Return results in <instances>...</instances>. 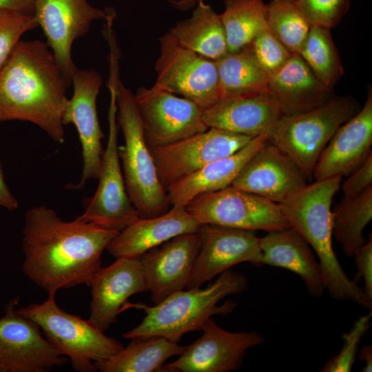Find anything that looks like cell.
Returning <instances> with one entry per match:
<instances>
[{
  "instance_id": "obj_1",
  "label": "cell",
  "mask_w": 372,
  "mask_h": 372,
  "mask_svg": "<svg viewBox=\"0 0 372 372\" xmlns=\"http://www.w3.org/2000/svg\"><path fill=\"white\" fill-rule=\"evenodd\" d=\"M118 232L77 218L65 221L43 205L30 208L23 229V271L48 293L88 285Z\"/></svg>"
},
{
  "instance_id": "obj_2",
  "label": "cell",
  "mask_w": 372,
  "mask_h": 372,
  "mask_svg": "<svg viewBox=\"0 0 372 372\" xmlns=\"http://www.w3.org/2000/svg\"><path fill=\"white\" fill-rule=\"evenodd\" d=\"M69 86L47 43L19 41L0 71V121L31 122L63 143Z\"/></svg>"
},
{
  "instance_id": "obj_3",
  "label": "cell",
  "mask_w": 372,
  "mask_h": 372,
  "mask_svg": "<svg viewBox=\"0 0 372 372\" xmlns=\"http://www.w3.org/2000/svg\"><path fill=\"white\" fill-rule=\"evenodd\" d=\"M342 178L336 176L314 180L279 205L290 226L317 255L325 289L331 297L351 300L371 309L372 301L357 282L347 275L333 248L331 205L334 195L340 189Z\"/></svg>"
},
{
  "instance_id": "obj_4",
  "label": "cell",
  "mask_w": 372,
  "mask_h": 372,
  "mask_svg": "<svg viewBox=\"0 0 372 372\" xmlns=\"http://www.w3.org/2000/svg\"><path fill=\"white\" fill-rule=\"evenodd\" d=\"M247 287L245 276L229 269L205 289L178 291L152 307L143 303L130 304L143 309L145 316L123 337L132 339L162 336L178 342L184 334L201 330L212 316L231 313L236 302L231 300L221 305L218 302L229 295L242 293Z\"/></svg>"
},
{
  "instance_id": "obj_5",
  "label": "cell",
  "mask_w": 372,
  "mask_h": 372,
  "mask_svg": "<svg viewBox=\"0 0 372 372\" xmlns=\"http://www.w3.org/2000/svg\"><path fill=\"white\" fill-rule=\"evenodd\" d=\"M117 63V60L111 61L110 85L115 92L118 121L125 140L118 154L125 187L140 218H152L167 212L170 204L145 138L134 94L120 81Z\"/></svg>"
},
{
  "instance_id": "obj_6",
  "label": "cell",
  "mask_w": 372,
  "mask_h": 372,
  "mask_svg": "<svg viewBox=\"0 0 372 372\" xmlns=\"http://www.w3.org/2000/svg\"><path fill=\"white\" fill-rule=\"evenodd\" d=\"M360 109L351 96H334L313 109L282 115L269 131V141L287 154L306 178L338 129Z\"/></svg>"
},
{
  "instance_id": "obj_7",
  "label": "cell",
  "mask_w": 372,
  "mask_h": 372,
  "mask_svg": "<svg viewBox=\"0 0 372 372\" xmlns=\"http://www.w3.org/2000/svg\"><path fill=\"white\" fill-rule=\"evenodd\" d=\"M55 293H49L41 304H30L16 311L36 322L57 351L69 358L75 371H95V362L109 358L123 349L118 340L106 335L89 320L60 308Z\"/></svg>"
},
{
  "instance_id": "obj_8",
  "label": "cell",
  "mask_w": 372,
  "mask_h": 372,
  "mask_svg": "<svg viewBox=\"0 0 372 372\" xmlns=\"http://www.w3.org/2000/svg\"><path fill=\"white\" fill-rule=\"evenodd\" d=\"M185 207L200 225L268 232L291 227L278 203L232 185L199 195Z\"/></svg>"
},
{
  "instance_id": "obj_9",
  "label": "cell",
  "mask_w": 372,
  "mask_h": 372,
  "mask_svg": "<svg viewBox=\"0 0 372 372\" xmlns=\"http://www.w3.org/2000/svg\"><path fill=\"white\" fill-rule=\"evenodd\" d=\"M161 53L155 70L154 85L183 96L203 110L220 96L219 77L214 61L181 45L169 31L159 38Z\"/></svg>"
},
{
  "instance_id": "obj_10",
  "label": "cell",
  "mask_w": 372,
  "mask_h": 372,
  "mask_svg": "<svg viewBox=\"0 0 372 372\" xmlns=\"http://www.w3.org/2000/svg\"><path fill=\"white\" fill-rule=\"evenodd\" d=\"M109 136L103 150L97 189L84 212L76 218L105 229L121 231L140 218L130 200L120 164L117 145V110L115 92L110 87Z\"/></svg>"
},
{
  "instance_id": "obj_11",
  "label": "cell",
  "mask_w": 372,
  "mask_h": 372,
  "mask_svg": "<svg viewBox=\"0 0 372 372\" xmlns=\"http://www.w3.org/2000/svg\"><path fill=\"white\" fill-rule=\"evenodd\" d=\"M149 149L170 145L205 132L203 109L156 85L140 87L134 95Z\"/></svg>"
},
{
  "instance_id": "obj_12",
  "label": "cell",
  "mask_w": 372,
  "mask_h": 372,
  "mask_svg": "<svg viewBox=\"0 0 372 372\" xmlns=\"http://www.w3.org/2000/svg\"><path fill=\"white\" fill-rule=\"evenodd\" d=\"M254 137L209 127L174 143L150 149L158 179L166 191L207 163L231 155Z\"/></svg>"
},
{
  "instance_id": "obj_13",
  "label": "cell",
  "mask_w": 372,
  "mask_h": 372,
  "mask_svg": "<svg viewBox=\"0 0 372 372\" xmlns=\"http://www.w3.org/2000/svg\"><path fill=\"white\" fill-rule=\"evenodd\" d=\"M112 13L96 8L86 0H34V20L70 85L76 69L71 56L72 43L88 32L93 21L107 20Z\"/></svg>"
},
{
  "instance_id": "obj_14",
  "label": "cell",
  "mask_w": 372,
  "mask_h": 372,
  "mask_svg": "<svg viewBox=\"0 0 372 372\" xmlns=\"http://www.w3.org/2000/svg\"><path fill=\"white\" fill-rule=\"evenodd\" d=\"M201 247L186 289L198 288L215 276L242 262L261 267L260 238L254 231L203 224Z\"/></svg>"
},
{
  "instance_id": "obj_15",
  "label": "cell",
  "mask_w": 372,
  "mask_h": 372,
  "mask_svg": "<svg viewBox=\"0 0 372 372\" xmlns=\"http://www.w3.org/2000/svg\"><path fill=\"white\" fill-rule=\"evenodd\" d=\"M13 300L0 318V364L6 372H46L68 358L43 336L39 325L17 313Z\"/></svg>"
},
{
  "instance_id": "obj_16",
  "label": "cell",
  "mask_w": 372,
  "mask_h": 372,
  "mask_svg": "<svg viewBox=\"0 0 372 372\" xmlns=\"http://www.w3.org/2000/svg\"><path fill=\"white\" fill-rule=\"evenodd\" d=\"M202 335L163 372H227L238 369L247 351L265 342L256 331L230 332L219 327L213 318L205 324Z\"/></svg>"
},
{
  "instance_id": "obj_17",
  "label": "cell",
  "mask_w": 372,
  "mask_h": 372,
  "mask_svg": "<svg viewBox=\"0 0 372 372\" xmlns=\"http://www.w3.org/2000/svg\"><path fill=\"white\" fill-rule=\"evenodd\" d=\"M74 92L65 106L63 125L73 123L79 133L82 147L83 172L80 181L73 187L82 189L91 179L99 178L103 149L96 111V97L102 84L101 76L92 70L76 69L72 77Z\"/></svg>"
},
{
  "instance_id": "obj_18",
  "label": "cell",
  "mask_w": 372,
  "mask_h": 372,
  "mask_svg": "<svg viewBox=\"0 0 372 372\" xmlns=\"http://www.w3.org/2000/svg\"><path fill=\"white\" fill-rule=\"evenodd\" d=\"M200 247L201 236L198 231L186 233L140 256L148 291L154 304L187 288Z\"/></svg>"
},
{
  "instance_id": "obj_19",
  "label": "cell",
  "mask_w": 372,
  "mask_h": 372,
  "mask_svg": "<svg viewBox=\"0 0 372 372\" xmlns=\"http://www.w3.org/2000/svg\"><path fill=\"white\" fill-rule=\"evenodd\" d=\"M91 287L89 320L105 332L116 322L127 299L148 291L140 257H121L101 267L88 283Z\"/></svg>"
},
{
  "instance_id": "obj_20",
  "label": "cell",
  "mask_w": 372,
  "mask_h": 372,
  "mask_svg": "<svg viewBox=\"0 0 372 372\" xmlns=\"http://www.w3.org/2000/svg\"><path fill=\"white\" fill-rule=\"evenodd\" d=\"M293 161L269 140L247 161L231 185L282 203L307 185Z\"/></svg>"
},
{
  "instance_id": "obj_21",
  "label": "cell",
  "mask_w": 372,
  "mask_h": 372,
  "mask_svg": "<svg viewBox=\"0 0 372 372\" xmlns=\"http://www.w3.org/2000/svg\"><path fill=\"white\" fill-rule=\"evenodd\" d=\"M364 106L343 123L322 152L313 178L347 176L372 154V92Z\"/></svg>"
},
{
  "instance_id": "obj_22",
  "label": "cell",
  "mask_w": 372,
  "mask_h": 372,
  "mask_svg": "<svg viewBox=\"0 0 372 372\" xmlns=\"http://www.w3.org/2000/svg\"><path fill=\"white\" fill-rule=\"evenodd\" d=\"M282 115L268 92L222 94L214 105L203 110L207 127L252 137L269 132Z\"/></svg>"
},
{
  "instance_id": "obj_23",
  "label": "cell",
  "mask_w": 372,
  "mask_h": 372,
  "mask_svg": "<svg viewBox=\"0 0 372 372\" xmlns=\"http://www.w3.org/2000/svg\"><path fill=\"white\" fill-rule=\"evenodd\" d=\"M199 228L200 225L185 207L172 206L160 216L138 218L119 231L106 249L116 258L140 257L178 235L197 232Z\"/></svg>"
},
{
  "instance_id": "obj_24",
  "label": "cell",
  "mask_w": 372,
  "mask_h": 372,
  "mask_svg": "<svg viewBox=\"0 0 372 372\" xmlns=\"http://www.w3.org/2000/svg\"><path fill=\"white\" fill-rule=\"evenodd\" d=\"M268 140V132L256 136L232 154L210 162L178 180L167 190L170 205L185 207L199 195L231 185L247 161Z\"/></svg>"
},
{
  "instance_id": "obj_25",
  "label": "cell",
  "mask_w": 372,
  "mask_h": 372,
  "mask_svg": "<svg viewBox=\"0 0 372 372\" xmlns=\"http://www.w3.org/2000/svg\"><path fill=\"white\" fill-rule=\"evenodd\" d=\"M262 265L284 268L299 276L309 293L320 298L325 289L319 262L308 242L293 227L269 231L260 238Z\"/></svg>"
},
{
  "instance_id": "obj_26",
  "label": "cell",
  "mask_w": 372,
  "mask_h": 372,
  "mask_svg": "<svg viewBox=\"0 0 372 372\" xmlns=\"http://www.w3.org/2000/svg\"><path fill=\"white\" fill-rule=\"evenodd\" d=\"M268 91L283 115L301 113L318 107L335 95L314 75L302 58L293 54L269 79Z\"/></svg>"
},
{
  "instance_id": "obj_27",
  "label": "cell",
  "mask_w": 372,
  "mask_h": 372,
  "mask_svg": "<svg viewBox=\"0 0 372 372\" xmlns=\"http://www.w3.org/2000/svg\"><path fill=\"white\" fill-rule=\"evenodd\" d=\"M169 32L181 45L208 59L216 61L228 52L220 16L204 0L189 18L176 23Z\"/></svg>"
},
{
  "instance_id": "obj_28",
  "label": "cell",
  "mask_w": 372,
  "mask_h": 372,
  "mask_svg": "<svg viewBox=\"0 0 372 372\" xmlns=\"http://www.w3.org/2000/svg\"><path fill=\"white\" fill-rule=\"evenodd\" d=\"M117 354L94 363L101 372H163L165 361L181 355L187 346H181L162 336L130 339Z\"/></svg>"
},
{
  "instance_id": "obj_29",
  "label": "cell",
  "mask_w": 372,
  "mask_h": 372,
  "mask_svg": "<svg viewBox=\"0 0 372 372\" xmlns=\"http://www.w3.org/2000/svg\"><path fill=\"white\" fill-rule=\"evenodd\" d=\"M220 96L225 94L268 92L269 76L258 62L251 46L227 52L214 61Z\"/></svg>"
},
{
  "instance_id": "obj_30",
  "label": "cell",
  "mask_w": 372,
  "mask_h": 372,
  "mask_svg": "<svg viewBox=\"0 0 372 372\" xmlns=\"http://www.w3.org/2000/svg\"><path fill=\"white\" fill-rule=\"evenodd\" d=\"M372 218V187L353 197H344L332 210L333 236L351 257L366 240L364 230Z\"/></svg>"
},
{
  "instance_id": "obj_31",
  "label": "cell",
  "mask_w": 372,
  "mask_h": 372,
  "mask_svg": "<svg viewBox=\"0 0 372 372\" xmlns=\"http://www.w3.org/2000/svg\"><path fill=\"white\" fill-rule=\"evenodd\" d=\"M223 23L228 52L249 45L255 37L267 28L266 3L263 0H224Z\"/></svg>"
},
{
  "instance_id": "obj_32",
  "label": "cell",
  "mask_w": 372,
  "mask_h": 372,
  "mask_svg": "<svg viewBox=\"0 0 372 372\" xmlns=\"http://www.w3.org/2000/svg\"><path fill=\"white\" fill-rule=\"evenodd\" d=\"M316 78L327 87H333L344 74L331 30L311 26L299 54Z\"/></svg>"
},
{
  "instance_id": "obj_33",
  "label": "cell",
  "mask_w": 372,
  "mask_h": 372,
  "mask_svg": "<svg viewBox=\"0 0 372 372\" xmlns=\"http://www.w3.org/2000/svg\"><path fill=\"white\" fill-rule=\"evenodd\" d=\"M267 24L270 32L292 54H299L311 25L296 0H271L266 4Z\"/></svg>"
},
{
  "instance_id": "obj_34",
  "label": "cell",
  "mask_w": 372,
  "mask_h": 372,
  "mask_svg": "<svg viewBox=\"0 0 372 372\" xmlns=\"http://www.w3.org/2000/svg\"><path fill=\"white\" fill-rule=\"evenodd\" d=\"M37 26L33 14L0 8V71L10 59L23 34Z\"/></svg>"
},
{
  "instance_id": "obj_35",
  "label": "cell",
  "mask_w": 372,
  "mask_h": 372,
  "mask_svg": "<svg viewBox=\"0 0 372 372\" xmlns=\"http://www.w3.org/2000/svg\"><path fill=\"white\" fill-rule=\"evenodd\" d=\"M371 310L369 314L360 316L348 332L342 334L343 344L340 351L324 364L321 372L351 371L361 340L371 327Z\"/></svg>"
},
{
  "instance_id": "obj_36",
  "label": "cell",
  "mask_w": 372,
  "mask_h": 372,
  "mask_svg": "<svg viewBox=\"0 0 372 372\" xmlns=\"http://www.w3.org/2000/svg\"><path fill=\"white\" fill-rule=\"evenodd\" d=\"M250 44L258 62L269 78L276 74L293 54L275 37L268 27L261 30Z\"/></svg>"
},
{
  "instance_id": "obj_37",
  "label": "cell",
  "mask_w": 372,
  "mask_h": 372,
  "mask_svg": "<svg viewBox=\"0 0 372 372\" xmlns=\"http://www.w3.org/2000/svg\"><path fill=\"white\" fill-rule=\"evenodd\" d=\"M311 26L335 28L347 13L351 0H296Z\"/></svg>"
},
{
  "instance_id": "obj_38",
  "label": "cell",
  "mask_w": 372,
  "mask_h": 372,
  "mask_svg": "<svg viewBox=\"0 0 372 372\" xmlns=\"http://www.w3.org/2000/svg\"><path fill=\"white\" fill-rule=\"evenodd\" d=\"M341 184L344 197H353L372 187V154Z\"/></svg>"
},
{
  "instance_id": "obj_39",
  "label": "cell",
  "mask_w": 372,
  "mask_h": 372,
  "mask_svg": "<svg viewBox=\"0 0 372 372\" xmlns=\"http://www.w3.org/2000/svg\"><path fill=\"white\" fill-rule=\"evenodd\" d=\"M355 264L357 272L355 274V282L363 279L364 282L363 291L368 299L372 301V239L360 247L354 253Z\"/></svg>"
},
{
  "instance_id": "obj_40",
  "label": "cell",
  "mask_w": 372,
  "mask_h": 372,
  "mask_svg": "<svg viewBox=\"0 0 372 372\" xmlns=\"http://www.w3.org/2000/svg\"><path fill=\"white\" fill-rule=\"evenodd\" d=\"M0 206L8 210H14L18 207V201L8 189L0 165Z\"/></svg>"
},
{
  "instance_id": "obj_41",
  "label": "cell",
  "mask_w": 372,
  "mask_h": 372,
  "mask_svg": "<svg viewBox=\"0 0 372 372\" xmlns=\"http://www.w3.org/2000/svg\"><path fill=\"white\" fill-rule=\"evenodd\" d=\"M34 0H0V8L14 10L25 14H34Z\"/></svg>"
},
{
  "instance_id": "obj_42",
  "label": "cell",
  "mask_w": 372,
  "mask_h": 372,
  "mask_svg": "<svg viewBox=\"0 0 372 372\" xmlns=\"http://www.w3.org/2000/svg\"><path fill=\"white\" fill-rule=\"evenodd\" d=\"M359 358L364 362L363 372H371L372 371V346L366 344L362 347L359 353Z\"/></svg>"
},
{
  "instance_id": "obj_43",
  "label": "cell",
  "mask_w": 372,
  "mask_h": 372,
  "mask_svg": "<svg viewBox=\"0 0 372 372\" xmlns=\"http://www.w3.org/2000/svg\"><path fill=\"white\" fill-rule=\"evenodd\" d=\"M175 8L186 11L194 8L196 4L203 0H166Z\"/></svg>"
},
{
  "instance_id": "obj_44",
  "label": "cell",
  "mask_w": 372,
  "mask_h": 372,
  "mask_svg": "<svg viewBox=\"0 0 372 372\" xmlns=\"http://www.w3.org/2000/svg\"><path fill=\"white\" fill-rule=\"evenodd\" d=\"M0 372H6L3 366L0 364Z\"/></svg>"
}]
</instances>
